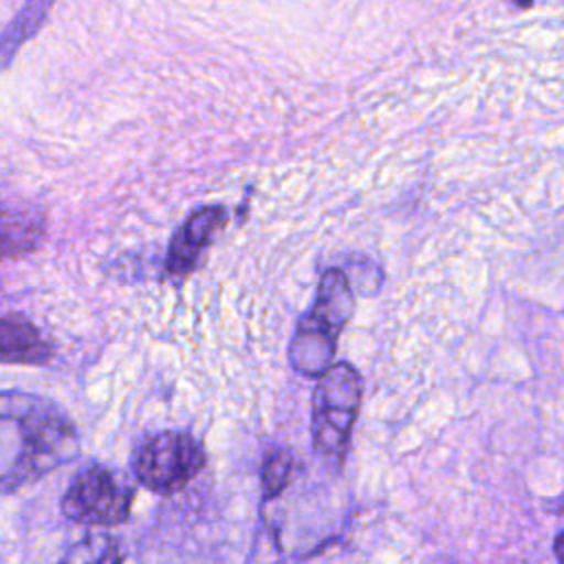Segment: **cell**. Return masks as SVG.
I'll return each mask as SVG.
<instances>
[{
	"label": "cell",
	"mask_w": 564,
	"mask_h": 564,
	"mask_svg": "<svg viewBox=\"0 0 564 564\" xmlns=\"http://www.w3.org/2000/svg\"><path fill=\"white\" fill-rule=\"evenodd\" d=\"M73 419L51 399L0 392V494H13L79 456Z\"/></svg>",
	"instance_id": "6da1fadb"
},
{
	"label": "cell",
	"mask_w": 564,
	"mask_h": 564,
	"mask_svg": "<svg viewBox=\"0 0 564 564\" xmlns=\"http://www.w3.org/2000/svg\"><path fill=\"white\" fill-rule=\"evenodd\" d=\"M355 293L341 269H326L319 278L313 306L297 319L289 364L304 377H322L335 359L337 339L352 317Z\"/></svg>",
	"instance_id": "7a4b0ae2"
},
{
	"label": "cell",
	"mask_w": 564,
	"mask_h": 564,
	"mask_svg": "<svg viewBox=\"0 0 564 564\" xmlns=\"http://www.w3.org/2000/svg\"><path fill=\"white\" fill-rule=\"evenodd\" d=\"M311 436L319 456L341 458L361 405V377L348 361L333 364L313 390Z\"/></svg>",
	"instance_id": "3957f363"
},
{
	"label": "cell",
	"mask_w": 564,
	"mask_h": 564,
	"mask_svg": "<svg viewBox=\"0 0 564 564\" xmlns=\"http://www.w3.org/2000/svg\"><path fill=\"white\" fill-rule=\"evenodd\" d=\"M207 465L203 443L183 430H165L141 438L130 458V467L141 487L172 496L185 489Z\"/></svg>",
	"instance_id": "277c9868"
},
{
	"label": "cell",
	"mask_w": 564,
	"mask_h": 564,
	"mask_svg": "<svg viewBox=\"0 0 564 564\" xmlns=\"http://www.w3.org/2000/svg\"><path fill=\"white\" fill-rule=\"evenodd\" d=\"M134 489L110 467L82 469L62 496V513L84 527H119L130 520Z\"/></svg>",
	"instance_id": "5b68a950"
},
{
	"label": "cell",
	"mask_w": 564,
	"mask_h": 564,
	"mask_svg": "<svg viewBox=\"0 0 564 564\" xmlns=\"http://www.w3.org/2000/svg\"><path fill=\"white\" fill-rule=\"evenodd\" d=\"M227 223V212L220 205H205L194 209L185 223L176 229L167 258H165V275L183 278L194 271L203 249L212 242L218 229Z\"/></svg>",
	"instance_id": "8992f818"
},
{
	"label": "cell",
	"mask_w": 564,
	"mask_h": 564,
	"mask_svg": "<svg viewBox=\"0 0 564 564\" xmlns=\"http://www.w3.org/2000/svg\"><path fill=\"white\" fill-rule=\"evenodd\" d=\"M46 234L44 212L24 200H0V260L35 251Z\"/></svg>",
	"instance_id": "52a82bcc"
},
{
	"label": "cell",
	"mask_w": 564,
	"mask_h": 564,
	"mask_svg": "<svg viewBox=\"0 0 564 564\" xmlns=\"http://www.w3.org/2000/svg\"><path fill=\"white\" fill-rule=\"evenodd\" d=\"M53 357L51 344L22 313L0 317V364L44 366Z\"/></svg>",
	"instance_id": "ba28073f"
},
{
	"label": "cell",
	"mask_w": 564,
	"mask_h": 564,
	"mask_svg": "<svg viewBox=\"0 0 564 564\" xmlns=\"http://www.w3.org/2000/svg\"><path fill=\"white\" fill-rule=\"evenodd\" d=\"M53 4L55 0H24L20 11L4 24L0 31V73L13 64L22 44L40 33Z\"/></svg>",
	"instance_id": "9c48e42d"
},
{
	"label": "cell",
	"mask_w": 564,
	"mask_h": 564,
	"mask_svg": "<svg viewBox=\"0 0 564 564\" xmlns=\"http://www.w3.org/2000/svg\"><path fill=\"white\" fill-rule=\"evenodd\" d=\"M57 564H123V551L110 533H88Z\"/></svg>",
	"instance_id": "30bf717a"
},
{
	"label": "cell",
	"mask_w": 564,
	"mask_h": 564,
	"mask_svg": "<svg viewBox=\"0 0 564 564\" xmlns=\"http://www.w3.org/2000/svg\"><path fill=\"white\" fill-rule=\"evenodd\" d=\"M293 476V454L286 447L267 449L260 465V491L264 500H273L284 494Z\"/></svg>",
	"instance_id": "8fae6325"
},
{
	"label": "cell",
	"mask_w": 564,
	"mask_h": 564,
	"mask_svg": "<svg viewBox=\"0 0 564 564\" xmlns=\"http://www.w3.org/2000/svg\"><path fill=\"white\" fill-rule=\"evenodd\" d=\"M553 553H555L557 562L564 564V531L555 535V540H553Z\"/></svg>",
	"instance_id": "7c38bea8"
},
{
	"label": "cell",
	"mask_w": 564,
	"mask_h": 564,
	"mask_svg": "<svg viewBox=\"0 0 564 564\" xmlns=\"http://www.w3.org/2000/svg\"><path fill=\"white\" fill-rule=\"evenodd\" d=\"M518 9H531L533 7V0H511Z\"/></svg>",
	"instance_id": "4fadbf2b"
}]
</instances>
